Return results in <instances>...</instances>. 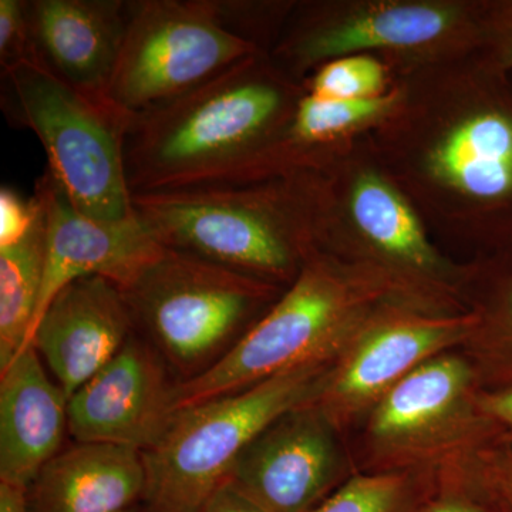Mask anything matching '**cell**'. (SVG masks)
<instances>
[{
    "label": "cell",
    "mask_w": 512,
    "mask_h": 512,
    "mask_svg": "<svg viewBox=\"0 0 512 512\" xmlns=\"http://www.w3.org/2000/svg\"><path fill=\"white\" fill-rule=\"evenodd\" d=\"M474 325L471 312L384 302L333 360L313 403L346 439L404 377L441 353L463 348Z\"/></svg>",
    "instance_id": "12"
},
{
    "label": "cell",
    "mask_w": 512,
    "mask_h": 512,
    "mask_svg": "<svg viewBox=\"0 0 512 512\" xmlns=\"http://www.w3.org/2000/svg\"><path fill=\"white\" fill-rule=\"evenodd\" d=\"M396 83L386 63L369 55L339 57L322 64L303 80L309 96L325 100H370L390 92Z\"/></svg>",
    "instance_id": "24"
},
{
    "label": "cell",
    "mask_w": 512,
    "mask_h": 512,
    "mask_svg": "<svg viewBox=\"0 0 512 512\" xmlns=\"http://www.w3.org/2000/svg\"><path fill=\"white\" fill-rule=\"evenodd\" d=\"M177 377L140 333L70 397L69 434L80 443H109L147 451L177 416Z\"/></svg>",
    "instance_id": "14"
},
{
    "label": "cell",
    "mask_w": 512,
    "mask_h": 512,
    "mask_svg": "<svg viewBox=\"0 0 512 512\" xmlns=\"http://www.w3.org/2000/svg\"><path fill=\"white\" fill-rule=\"evenodd\" d=\"M128 512H141V507L136 508V510L128 511Z\"/></svg>",
    "instance_id": "34"
},
{
    "label": "cell",
    "mask_w": 512,
    "mask_h": 512,
    "mask_svg": "<svg viewBox=\"0 0 512 512\" xmlns=\"http://www.w3.org/2000/svg\"><path fill=\"white\" fill-rule=\"evenodd\" d=\"M325 178L323 251L380 272L410 305L468 312L461 296L464 262L441 252L369 136L330 165Z\"/></svg>",
    "instance_id": "5"
},
{
    "label": "cell",
    "mask_w": 512,
    "mask_h": 512,
    "mask_svg": "<svg viewBox=\"0 0 512 512\" xmlns=\"http://www.w3.org/2000/svg\"><path fill=\"white\" fill-rule=\"evenodd\" d=\"M387 301L406 302L386 276L319 249L217 365L178 384V412L293 370L332 363Z\"/></svg>",
    "instance_id": "4"
},
{
    "label": "cell",
    "mask_w": 512,
    "mask_h": 512,
    "mask_svg": "<svg viewBox=\"0 0 512 512\" xmlns=\"http://www.w3.org/2000/svg\"><path fill=\"white\" fill-rule=\"evenodd\" d=\"M36 195L25 198L13 188L3 185L0 190V249L19 244L39 217Z\"/></svg>",
    "instance_id": "29"
},
{
    "label": "cell",
    "mask_w": 512,
    "mask_h": 512,
    "mask_svg": "<svg viewBox=\"0 0 512 512\" xmlns=\"http://www.w3.org/2000/svg\"><path fill=\"white\" fill-rule=\"evenodd\" d=\"M200 512H272L264 505L256 503L244 491L239 490L237 485L225 480L207 498L202 505Z\"/></svg>",
    "instance_id": "32"
},
{
    "label": "cell",
    "mask_w": 512,
    "mask_h": 512,
    "mask_svg": "<svg viewBox=\"0 0 512 512\" xmlns=\"http://www.w3.org/2000/svg\"><path fill=\"white\" fill-rule=\"evenodd\" d=\"M476 325L461 348L483 389L512 384V238L464 262L461 289Z\"/></svg>",
    "instance_id": "21"
},
{
    "label": "cell",
    "mask_w": 512,
    "mask_h": 512,
    "mask_svg": "<svg viewBox=\"0 0 512 512\" xmlns=\"http://www.w3.org/2000/svg\"><path fill=\"white\" fill-rule=\"evenodd\" d=\"M478 407L485 419L494 424L505 440L512 441V384L481 389L478 393Z\"/></svg>",
    "instance_id": "31"
},
{
    "label": "cell",
    "mask_w": 512,
    "mask_h": 512,
    "mask_svg": "<svg viewBox=\"0 0 512 512\" xmlns=\"http://www.w3.org/2000/svg\"><path fill=\"white\" fill-rule=\"evenodd\" d=\"M28 0H0V67L33 60Z\"/></svg>",
    "instance_id": "27"
},
{
    "label": "cell",
    "mask_w": 512,
    "mask_h": 512,
    "mask_svg": "<svg viewBox=\"0 0 512 512\" xmlns=\"http://www.w3.org/2000/svg\"><path fill=\"white\" fill-rule=\"evenodd\" d=\"M403 99L402 83L370 100H299L274 140L237 173L218 185H238L298 173H325L389 119Z\"/></svg>",
    "instance_id": "18"
},
{
    "label": "cell",
    "mask_w": 512,
    "mask_h": 512,
    "mask_svg": "<svg viewBox=\"0 0 512 512\" xmlns=\"http://www.w3.org/2000/svg\"><path fill=\"white\" fill-rule=\"evenodd\" d=\"M305 94L259 53L134 117L124 138L131 194L224 183L274 140Z\"/></svg>",
    "instance_id": "2"
},
{
    "label": "cell",
    "mask_w": 512,
    "mask_h": 512,
    "mask_svg": "<svg viewBox=\"0 0 512 512\" xmlns=\"http://www.w3.org/2000/svg\"><path fill=\"white\" fill-rule=\"evenodd\" d=\"M400 106L369 136L430 232L473 249L512 238V72L483 53L396 77Z\"/></svg>",
    "instance_id": "1"
},
{
    "label": "cell",
    "mask_w": 512,
    "mask_h": 512,
    "mask_svg": "<svg viewBox=\"0 0 512 512\" xmlns=\"http://www.w3.org/2000/svg\"><path fill=\"white\" fill-rule=\"evenodd\" d=\"M325 173L133 195L163 247L288 288L322 249Z\"/></svg>",
    "instance_id": "3"
},
{
    "label": "cell",
    "mask_w": 512,
    "mask_h": 512,
    "mask_svg": "<svg viewBox=\"0 0 512 512\" xmlns=\"http://www.w3.org/2000/svg\"><path fill=\"white\" fill-rule=\"evenodd\" d=\"M0 109L10 126L39 138L46 171L77 210L113 224L136 218L124 167L131 119L110 100L87 96L26 60L0 72Z\"/></svg>",
    "instance_id": "8"
},
{
    "label": "cell",
    "mask_w": 512,
    "mask_h": 512,
    "mask_svg": "<svg viewBox=\"0 0 512 512\" xmlns=\"http://www.w3.org/2000/svg\"><path fill=\"white\" fill-rule=\"evenodd\" d=\"M483 55L512 72V0H491Z\"/></svg>",
    "instance_id": "30"
},
{
    "label": "cell",
    "mask_w": 512,
    "mask_h": 512,
    "mask_svg": "<svg viewBox=\"0 0 512 512\" xmlns=\"http://www.w3.org/2000/svg\"><path fill=\"white\" fill-rule=\"evenodd\" d=\"M481 389L461 349L417 367L346 437L356 473L441 470L505 440L478 407Z\"/></svg>",
    "instance_id": "9"
},
{
    "label": "cell",
    "mask_w": 512,
    "mask_h": 512,
    "mask_svg": "<svg viewBox=\"0 0 512 512\" xmlns=\"http://www.w3.org/2000/svg\"><path fill=\"white\" fill-rule=\"evenodd\" d=\"M119 288L137 332L180 383L217 365L285 291L167 247Z\"/></svg>",
    "instance_id": "7"
},
{
    "label": "cell",
    "mask_w": 512,
    "mask_h": 512,
    "mask_svg": "<svg viewBox=\"0 0 512 512\" xmlns=\"http://www.w3.org/2000/svg\"><path fill=\"white\" fill-rule=\"evenodd\" d=\"M136 332L119 286L103 276H84L64 286L30 335L66 396L104 369Z\"/></svg>",
    "instance_id": "15"
},
{
    "label": "cell",
    "mask_w": 512,
    "mask_h": 512,
    "mask_svg": "<svg viewBox=\"0 0 512 512\" xmlns=\"http://www.w3.org/2000/svg\"><path fill=\"white\" fill-rule=\"evenodd\" d=\"M69 433V397L28 346L0 370V483L28 490Z\"/></svg>",
    "instance_id": "19"
},
{
    "label": "cell",
    "mask_w": 512,
    "mask_h": 512,
    "mask_svg": "<svg viewBox=\"0 0 512 512\" xmlns=\"http://www.w3.org/2000/svg\"><path fill=\"white\" fill-rule=\"evenodd\" d=\"M39 205L29 234L19 244L0 249V370L28 348L35 322L46 262L45 214Z\"/></svg>",
    "instance_id": "22"
},
{
    "label": "cell",
    "mask_w": 512,
    "mask_h": 512,
    "mask_svg": "<svg viewBox=\"0 0 512 512\" xmlns=\"http://www.w3.org/2000/svg\"><path fill=\"white\" fill-rule=\"evenodd\" d=\"M471 466L505 512H512V441L491 444L471 458Z\"/></svg>",
    "instance_id": "28"
},
{
    "label": "cell",
    "mask_w": 512,
    "mask_h": 512,
    "mask_svg": "<svg viewBox=\"0 0 512 512\" xmlns=\"http://www.w3.org/2000/svg\"><path fill=\"white\" fill-rule=\"evenodd\" d=\"M491 0H298L269 57L303 83L322 64L375 56L394 77L484 52Z\"/></svg>",
    "instance_id": "6"
},
{
    "label": "cell",
    "mask_w": 512,
    "mask_h": 512,
    "mask_svg": "<svg viewBox=\"0 0 512 512\" xmlns=\"http://www.w3.org/2000/svg\"><path fill=\"white\" fill-rule=\"evenodd\" d=\"M330 365L303 367L180 410L160 443L143 451L147 485L141 512H200L262 430L316 399Z\"/></svg>",
    "instance_id": "10"
},
{
    "label": "cell",
    "mask_w": 512,
    "mask_h": 512,
    "mask_svg": "<svg viewBox=\"0 0 512 512\" xmlns=\"http://www.w3.org/2000/svg\"><path fill=\"white\" fill-rule=\"evenodd\" d=\"M439 471L356 473L312 512H417Z\"/></svg>",
    "instance_id": "23"
},
{
    "label": "cell",
    "mask_w": 512,
    "mask_h": 512,
    "mask_svg": "<svg viewBox=\"0 0 512 512\" xmlns=\"http://www.w3.org/2000/svg\"><path fill=\"white\" fill-rule=\"evenodd\" d=\"M143 451L109 443L62 448L26 490L28 512H128L141 507Z\"/></svg>",
    "instance_id": "20"
},
{
    "label": "cell",
    "mask_w": 512,
    "mask_h": 512,
    "mask_svg": "<svg viewBox=\"0 0 512 512\" xmlns=\"http://www.w3.org/2000/svg\"><path fill=\"white\" fill-rule=\"evenodd\" d=\"M259 53L221 29L201 0H131L109 100L134 119Z\"/></svg>",
    "instance_id": "11"
},
{
    "label": "cell",
    "mask_w": 512,
    "mask_h": 512,
    "mask_svg": "<svg viewBox=\"0 0 512 512\" xmlns=\"http://www.w3.org/2000/svg\"><path fill=\"white\" fill-rule=\"evenodd\" d=\"M26 8L33 60L79 92L109 100L131 0H28Z\"/></svg>",
    "instance_id": "17"
},
{
    "label": "cell",
    "mask_w": 512,
    "mask_h": 512,
    "mask_svg": "<svg viewBox=\"0 0 512 512\" xmlns=\"http://www.w3.org/2000/svg\"><path fill=\"white\" fill-rule=\"evenodd\" d=\"M417 512L505 511L468 460L441 468L433 491Z\"/></svg>",
    "instance_id": "26"
},
{
    "label": "cell",
    "mask_w": 512,
    "mask_h": 512,
    "mask_svg": "<svg viewBox=\"0 0 512 512\" xmlns=\"http://www.w3.org/2000/svg\"><path fill=\"white\" fill-rule=\"evenodd\" d=\"M35 195L45 214L46 262L32 330L56 293L70 282L103 276L123 286L163 248L137 217L117 224L87 217L49 171L37 180Z\"/></svg>",
    "instance_id": "16"
},
{
    "label": "cell",
    "mask_w": 512,
    "mask_h": 512,
    "mask_svg": "<svg viewBox=\"0 0 512 512\" xmlns=\"http://www.w3.org/2000/svg\"><path fill=\"white\" fill-rule=\"evenodd\" d=\"M355 474L348 441L311 402L262 430L227 480L269 511L312 512Z\"/></svg>",
    "instance_id": "13"
},
{
    "label": "cell",
    "mask_w": 512,
    "mask_h": 512,
    "mask_svg": "<svg viewBox=\"0 0 512 512\" xmlns=\"http://www.w3.org/2000/svg\"><path fill=\"white\" fill-rule=\"evenodd\" d=\"M298 0H201L229 35L269 53L291 18Z\"/></svg>",
    "instance_id": "25"
},
{
    "label": "cell",
    "mask_w": 512,
    "mask_h": 512,
    "mask_svg": "<svg viewBox=\"0 0 512 512\" xmlns=\"http://www.w3.org/2000/svg\"><path fill=\"white\" fill-rule=\"evenodd\" d=\"M0 512H28L26 491L0 483Z\"/></svg>",
    "instance_id": "33"
}]
</instances>
